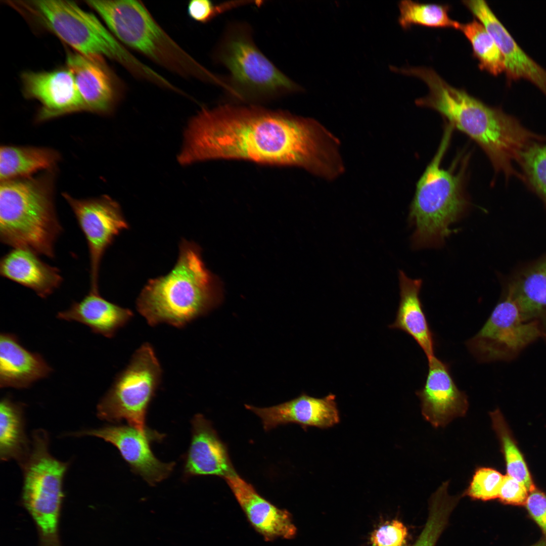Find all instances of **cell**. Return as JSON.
Here are the masks:
<instances>
[{
    "instance_id": "obj_3",
    "label": "cell",
    "mask_w": 546,
    "mask_h": 546,
    "mask_svg": "<svg viewBox=\"0 0 546 546\" xmlns=\"http://www.w3.org/2000/svg\"><path fill=\"white\" fill-rule=\"evenodd\" d=\"M453 130L445 122L437 150L416 184L408 221L415 228L412 242L417 249L442 245L452 232L451 224L470 207L466 187L470 154L462 152L447 169L441 166Z\"/></svg>"
},
{
    "instance_id": "obj_1",
    "label": "cell",
    "mask_w": 546,
    "mask_h": 546,
    "mask_svg": "<svg viewBox=\"0 0 546 546\" xmlns=\"http://www.w3.org/2000/svg\"><path fill=\"white\" fill-rule=\"evenodd\" d=\"M216 159L297 166L328 180L345 170L339 140L318 121L256 106L203 109L191 120L178 161Z\"/></svg>"
},
{
    "instance_id": "obj_22",
    "label": "cell",
    "mask_w": 546,
    "mask_h": 546,
    "mask_svg": "<svg viewBox=\"0 0 546 546\" xmlns=\"http://www.w3.org/2000/svg\"><path fill=\"white\" fill-rule=\"evenodd\" d=\"M52 371L43 357L23 347L16 335L1 334V388H28L35 382L48 377Z\"/></svg>"
},
{
    "instance_id": "obj_31",
    "label": "cell",
    "mask_w": 546,
    "mask_h": 546,
    "mask_svg": "<svg viewBox=\"0 0 546 546\" xmlns=\"http://www.w3.org/2000/svg\"><path fill=\"white\" fill-rule=\"evenodd\" d=\"M448 485V481L443 482L431 497L427 522L413 546H434L461 497L460 495H449Z\"/></svg>"
},
{
    "instance_id": "obj_13",
    "label": "cell",
    "mask_w": 546,
    "mask_h": 546,
    "mask_svg": "<svg viewBox=\"0 0 546 546\" xmlns=\"http://www.w3.org/2000/svg\"><path fill=\"white\" fill-rule=\"evenodd\" d=\"M87 435L102 438L116 446L132 472L150 485L168 477L175 466L174 462H161L154 456L151 443L161 440L164 435L151 429L144 432L129 425H107L72 434L75 437Z\"/></svg>"
},
{
    "instance_id": "obj_10",
    "label": "cell",
    "mask_w": 546,
    "mask_h": 546,
    "mask_svg": "<svg viewBox=\"0 0 546 546\" xmlns=\"http://www.w3.org/2000/svg\"><path fill=\"white\" fill-rule=\"evenodd\" d=\"M162 374L154 348L148 343L143 344L98 403V417L111 423L125 420L128 425L146 432L147 410Z\"/></svg>"
},
{
    "instance_id": "obj_17",
    "label": "cell",
    "mask_w": 546,
    "mask_h": 546,
    "mask_svg": "<svg viewBox=\"0 0 546 546\" xmlns=\"http://www.w3.org/2000/svg\"><path fill=\"white\" fill-rule=\"evenodd\" d=\"M245 406L261 419L266 431L289 423L297 424L305 429L310 426L327 428L340 422L336 396L332 393L316 398L303 393L291 400L270 407L260 408L248 404Z\"/></svg>"
},
{
    "instance_id": "obj_19",
    "label": "cell",
    "mask_w": 546,
    "mask_h": 546,
    "mask_svg": "<svg viewBox=\"0 0 546 546\" xmlns=\"http://www.w3.org/2000/svg\"><path fill=\"white\" fill-rule=\"evenodd\" d=\"M503 291L516 303L523 321L534 324L546 342V254L519 267Z\"/></svg>"
},
{
    "instance_id": "obj_25",
    "label": "cell",
    "mask_w": 546,
    "mask_h": 546,
    "mask_svg": "<svg viewBox=\"0 0 546 546\" xmlns=\"http://www.w3.org/2000/svg\"><path fill=\"white\" fill-rule=\"evenodd\" d=\"M133 315L130 309L108 301L99 292L89 291L80 301H74L68 309L58 312L57 317L80 323L93 333L112 338Z\"/></svg>"
},
{
    "instance_id": "obj_9",
    "label": "cell",
    "mask_w": 546,
    "mask_h": 546,
    "mask_svg": "<svg viewBox=\"0 0 546 546\" xmlns=\"http://www.w3.org/2000/svg\"><path fill=\"white\" fill-rule=\"evenodd\" d=\"M124 43L159 63L176 71H190L197 65L154 20L140 2L131 0L87 1Z\"/></svg>"
},
{
    "instance_id": "obj_2",
    "label": "cell",
    "mask_w": 546,
    "mask_h": 546,
    "mask_svg": "<svg viewBox=\"0 0 546 546\" xmlns=\"http://www.w3.org/2000/svg\"><path fill=\"white\" fill-rule=\"evenodd\" d=\"M410 73L424 81L429 88L427 96L416 100L417 105L436 111L445 122L475 142L496 173H502L507 180L513 176L522 179L513 162H517L522 152L532 143L545 142V136L526 128L501 108L489 106L465 90L451 86L431 68L414 67Z\"/></svg>"
},
{
    "instance_id": "obj_6",
    "label": "cell",
    "mask_w": 546,
    "mask_h": 546,
    "mask_svg": "<svg viewBox=\"0 0 546 546\" xmlns=\"http://www.w3.org/2000/svg\"><path fill=\"white\" fill-rule=\"evenodd\" d=\"M11 6L55 34L77 53L107 57L149 79L156 72L128 52L92 13L72 1L9 2Z\"/></svg>"
},
{
    "instance_id": "obj_23",
    "label": "cell",
    "mask_w": 546,
    "mask_h": 546,
    "mask_svg": "<svg viewBox=\"0 0 546 546\" xmlns=\"http://www.w3.org/2000/svg\"><path fill=\"white\" fill-rule=\"evenodd\" d=\"M38 256L29 250L13 248L1 258L0 274L45 298L60 287L63 279L59 268L44 262Z\"/></svg>"
},
{
    "instance_id": "obj_20",
    "label": "cell",
    "mask_w": 546,
    "mask_h": 546,
    "mask_svg": "<svg viewBox=\"0 0 546 546\" xmlns=\"http://www.w3.org/2000/svg\"><path fill=\"white\" fill-rule=\"evenodd\" d=\"M66 66L73 73L85 111L101 114L109 112L116 100L117 85L103 58L69 51Z\"/></svg>"
},
{
    "instance_id": "obj_4",
    "label": "cell",
    "mask_w": 546,
    "mask_h": 546,
    "mask_svg": "<svg viewBox=\"0 0 546 546\" xmlns=\"http://www.w3.org/2000/svg\"><path fill=\"white\" fill-rule=\"evenodd\" d=\"M221 297L220 283L205 266L199 247L183 239L173 268L149 280L136 305L151 326L165 323L182 328L215 307Z\"/></svg>"
},
{
    "instance_id": "obj_21",
    "label": "cell",
    "mask_w": 546,
    "mask_h": 546,
    "mask_svg": "<svg viewBox=\"0 0 546 546\" xmlns=\"http://www.w3.org/2000/svg\"><path fill=\"white\" fill-rule=\"evenodd\" d=\"M192 425L191 441L184 466L185 476L214 475L224 479L236 472L226 445L211 422L202 415L197 414Z\"/></svg>"
},
{
    "instance_id": "obj_35",
    "label": "cell",
    "mask_w": 546,
    "mask_h": 546,
    "mask_svg": "<svg viewBox=\"0 0 546 546\" xmlns=\"http://www.w3.org/2000/svg\"><path fill=\"white\" fill-rule=\"evenodd\" d=\"M244 2L232 1L216 5L208 0H193L188 4V12L194 20L206 23L223 12L243 5Z\"/></svg>"
},
{
    "instance_id": "obj_26",
    "label": "cell",
    "mask_w": 546,
    "mask_h": 546,
    "mask_svg": "<svg viewBox=\"0 0 546 546\" xmlns=\"http://www.w3.org/2000/svg\"><path fill=\"white\" fill-rule=\"evenodd\" d=\"M60 158L56 151L46 147L1 146V181L30 177L41 170H54Z\"/></svg>"
},
{
    "instance_id": "obj_30",
    "label": "cell",
    "mask_w": 546,
    "mask_h": 546,
    "mask_svg": "<svg viewBox=\"0 0 546 546\" xmlns=\"http://www.w3.org/2000/svg\"><path fill=\"white\" fill-rule=\"evenodd\" d=\"M493 429L499 440L508 476L523 483L530 492L535 489L525 460L500 410L490 412Z\"/></svg>"
},
{
    "instance_id": "obj_36",
    "label": "cell",
    "mask_w": 546,
    "mask_h": 546,
    "mask_svg": "<svg viewBox=\"0 0 546 546\" xmlns=\"http://www.w3.org/2000/svg\"><path fill=\"white\" fill-rule=\"evenodd\" d=\"M528 490L522 483L506 475L504 476L498 498L506 504L525 505Z\"/></svg>"
},
{
    "instance_id": "obj_11",
    "label": "cell",
    "mask_w": 546,
    "mask_h": 546,
    "mask_svg": "<svg viewBox=\"0 0 546 546\" xmlns=\"http://www.w3.org/2000/svg\"><path fill=\"white\" fill-rule=\"evenodd\" d=\"M539 338L537 327L523 321L516 303L503 291L484 325L466 344L480 362L510 361Z\"/></svg>"
},
{
    "instance_id": "obj_7",
    "label": "cell",
    "mask_w": 546,
    "mask_h": 546,
    "mask_svg": "<svg viewBox=\"0 0 546 546\" xmlns=\"http://www.w3.org/2000/svg\"><path fill=\"white\" fill-rule=\"evenodd\" d=\"M216 58L229 72L230 90L240 99L266 100L303 91L259 50L246 25L227 28Z\"/></svg>"
},
{
    "instance_id": "obj_5",
    "label": "cell",
    "mask_w": 546,
    "mask_h": 546,
    "mask_svg": "<svg viewBox=\"0 0 546 546\" xmlns=\"http://www.w3.org/2000/svg\"><path fill=\"white\" fill-rule=\"evenodd\" d=\"M53 170L1 181L0 240L50 258L63 232L54 202Z\"/></svg>"
},
{
    "instance_id": "obj_12",
    "label": "cell",
    "mask_w": 546,
    "mask_h": 546,
    "mask_svg": "<svg viewBox=\"0 0 546 546\" xmlns=\"http://www.w3.org/2000/svg\"><path fill=\"white\" fill-rule=\"evenodd\" d=\"M63 197L71 208L87 244L90 291L99 292V276L103 255L114 238L128 225L118 204L109 197L76 199Z\"/></svg>"
},
{
    "instance_id": "obj_29",
    "label": "cell",
    "mask_w": 546,
    "mask_h": 546,
    "mask_svg": "<svg viewBox=\"0 0 546 546\" xmlns=\"http://www.w3.org/2000/svg\"><path fill=\"white\" fill-rule=\"evenodd\" d=\"M470 41L473 55L479 62V67L493 75L505 71L504 58L491 35L484 25L474 18L461 23L460 28Z\"/></svg>"
},
{
    "instance_id": "obj_8",
    "label": "cell",
    "mask_w": 546,
    "mask_h": 546,
    "mask_svg": "<svg viewBox=\"0 0 546 546\" xmlns=\"http://www.w3.org/2000/svg\"><path fill=\"white\" fill-rule=\"evenodd\" d=\"M49 447L47 432L34 431L30 450L19 463L23 474L22 500L37 526L40 546H61L58 523L69 463L52 456Z\"/></svg>"
},
{
    "instance_id": "obj_15",
    "label": "cell",
    "mask_w": 546,
    "mask_h": 546,
    "mask_svg": "<svg viewBox=\"0 0 546 546\" xmlns=\"http://www.w3.org/2000/svg\"><path fill=\"white\" fill-rule=\"evenodd\" d=\"M428 361L424 385L416 394L424 419L434 427H444L454 419L466 415L468 397L457 387L447 363L435 356Z\"/></svg>"
},
{
    "instance_id": "obj_34",
    "label": "cell",
    "mask_w": 546,
    "mask_h": 546,
    "mask_svg": "<svg viewBox=\"0 0 546 546\" xmlns=\"http://www.w3.org/2000/svg\"><path fill=\"white\" fill-rule=\"evenodd\" d=\"M407 529L397 520L387 522L372 533V546H405Z\"/></svg>"
},
{
    "instance_id": "obj_33",
    "label": "cell",
    "mask_w": 546,
    "mask_h": 546,
    "mask_svg": "<svg viewBox=\"0 0 546 546\" xmlns=\"http://www.w3.org/2000/svg\"><path fill=\"white\" fill-rule=\"evenodd\" d=\"M504 476L493 468L479 467L475 470L464 494L484 501L498 498Z\"/></svg>"
},
{
    "instance_id": "obj_28",
    "label": "cell",
    "mask_w": 546,
    "mask_h": 546,
    "mask_svg": "<svg viewBox=\"0 0 546 546\" xmlns=\"http://www.w3.org/2000/svg\"><path fill=\"white\" fill-rule=\"evenodd\" d=\"M398 7L400 12L398 22L404 29L414 25L457 29H460L461 27V23L450 17V7L448 4L404 0L399 2Z\"/></svg>"
},
{
    "instance_id": "obj_37",
    "label": "cell",
    "mask_w": 546,
    "mask_h": 546,
    "mask_svg": "<svg viewBox=\"0 0 546 546\" xmlns=\"http://www.w3.org/2000/svg\"><path fill=\"white\" fill-rule=\"evenodd\" d=\"M530 492L525 503L526 508L546 536V494L536 488Z\"/></svg>"
},
{
    "instance_id": "obj_27",
    "label": "cell",
    "mask_w": 546,
    "mask_h": 546,
    "mask_svg": "<svg viewBox=\"0 0 546 546\" xmlns=\"http://www.w3.org/2000/svg\"><path fill=\"white\" fill-rule=\"evenodd\" d=\"M24 405L5 396L0 404V457L21 463L27 455L31 441L25 432Z\"/></svg>"
},
{
    "instance_id": "obj_18",
    "label": "cell",
    "mask_w": 546,
    "mask_h": 546,
    "mask_svg": "<svg viewBox=\"0 0 546 546\" xmlns=\"http://www.w3.org/2000/svg\"><path fill=\"white\" fill-rule=\"evenodd\" d=\"M224 479L251 526L266 541L295 536L297 529L287 510L278 508L261 496L237 472Z\"/></svg>"
},
{
    "instance_id": "obj_16",
    "label": "cell",
    "mask_w": 546,
    "mask_h": 546,
    "mask_svg": "<svg viewBox=\"0 0 546 546\" xmlns=\"http://www.w3.org/2000/svg\"><path fill=\"white\" fill-rule=\"evenodd\" d=\"M463 4L484 25L500 51L509 81L524 78L531 81L546 96V70L532 59L483 0H464Z\"/></svg>"
},
{
    "instance_id": "obj_38",
    "label": "cell",
    "mask_w": 546,
    "mask_h": 546,
    "mask_svg": "<svg viewBox=\"0 0 546 546\" xmlns=\"http://www.w3.org/2000/svg\"><path fill=\"white\" fill-rule=\"evenodd\" d=\"M532 546H546V539H543Z\"/></svg>"
},
{
    "instance_id": "obj_14",
    "label": "cell",
    "mask_w": 546,
    "mask_h": 546,
    "mask_svg": "<svg viewBox=\"0 0 546 546\" xmlns=\"http://www.w3.org/2000/svg\"><path fill=\"white\" fill-rule=\"evenodd\" d=\"M24 96L37 100V121L85 111L73 73L67 67L51 71H27L21 75Z\"/></svg>"
},
{
    "instance_id": "obj_32",
    "label": "cell",
    "mask_w": 546,
    "mask_h": 546,
    "mask_svg": "<svg viewBox=\"0 0 546 546\" xmlns=\"http://www.w3.org/2000/svg\"><path fill=\"white\" fill-rule=\"evenodd\" d=\"M517 162L522 170V181L546 207V145L532 143L522 152Z\"/></svg>"
},
{
    "instance_id": "obj_24",
    "label": "cell",
    "mask_w": 546,
    "mask_h": 546,
    "mask_svg": "<svg viewBox=\"0 0 546 546\" xmlns=\"http://www.w3.org/2000/svg\"><path fill=\"white\" fill-rule=\"evenodd\" d=\"M400 301L391 329L400 330L411 336L422 348L428 360L435 357V342L420 298L421 279H412L402 270L398 274Z\"/></svg>"
}]
</instances>
